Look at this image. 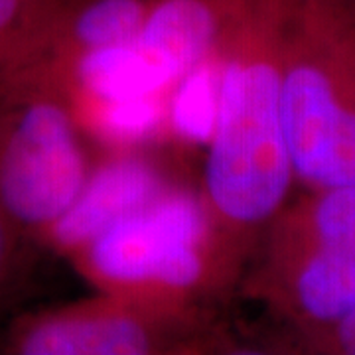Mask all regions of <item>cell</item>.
Instances as JSON below:
<instances>
[{
	"label": "cell",
	"instance_id": "obj_1",
	"mask_svg": "<svg viewBox=\"0 0 355 355\" xmlns=\"http://www.w3.org/2000/svg\"><path fill=\"white\" fill-rule=\"evenodd\" d=\"M282 48L284 0H247L219 46V103L205 144L202 200L231 284L284 209L294 180L280 114Z\"/></svg>",
	"mask_w": 355,
	"mask_h": 355
},
{
	"label": "cell",
	"instance_id": "obj_2",
	"mask_svg": "<svg viewBox=\"0 0 355 355\" xmlns=\"http://www.w3.org/2000/svg\"><path fill=\"white\" fill-rule=\"evenodd\" d=\"M280 114L294 178L355 186V0H284Z\"/></svg>",
	"mask_w": 355,
	"mask_h": 355
},
{
	"label": "cell",
	"instance_id": "obj_3",
	"mask_svg": "<svg viewBox=\"0 0 355 355\" xmlns=\"http://www.w3.org/2000/svg\"><path fill=\"white\" fill-rule=\"evenodd\" d=\"M101 292L198 304L231 286L217 253L202 193L176 184L71 254Z\"/></svg>",
	"mask_w": 355,
	"mask_h": 355
},
{
	"label": "cell",
	"instance_id": "obj_4",
	"mask_svg": "<svg viewBox=\"0 0 355 355\" xmlns=\"http://www.w3.org/2000/svg\"><path fill=\"white\" fill-rule=\"evenodd\" d=\"M247 288L302 330L355 308V186L314 190L263 233Z\"/></svg>",
	"mask_w": 355,
	"mask_h": 355
},
{
	"label": "cell",
	"instance_id": "obj_5",
	"mask_svg": "<svg viewBox=\"0 0 355 355\" xmlns=\"http://www.w3.org/2000/svg\"><path fill=\"white\" fill-rule=\"evenodd\" d=\"M64 91L0 69V211L40 235L73 203L93 170Z\"/></svg>",
	"mask_w": 355,
	"mask_h": 355
},
{
	"label": "cell",
	"instance_id": "obj_6",
	"mask_svg": "<svg viewBox=\"0 0 355 355\" xmlns=\"http://www.w3.org/2000/svg\"><path fill=\"white\" fill-rule=\"evenodd\" d=\"M225 347L227 338L198 304L101 291L16 318L2 340L10 355H198Z\"/></svg>",
	"mask_w": 355,
	"mask_h": 355
},
{
	"label": "cell",
	"instance_id": "obj_7",
	"mask_svg": "<svg viewBox=\"0 0 355 355\" xmlns=\"http://www.w3.org/2000/svg\"><path fill=\"white\" fill-rule=\"evenodd\" d=\"M162 164L140 148L111 150L93 166L73 203L38 237L58 253L71 254L116 221L137 214L174 188Z\"/></svg>",
	"mask_w": 355,
	"mask_h": 355
},
{
	"label": "cell",
	"instance_id": "obj_8",
	"mask_svg": "<svg viewBox=\"0 0 355 355\" xmlns=\"http://www.w3.org/2000/svg\"><path fill=\"white\" fill-rule=\"evenodd\" d=\"M153 4L154 0H58L36 46L0 69L53 83L81 55L135 38Z\"/></svg>",
	"mask_w": 355,
	"mask_h": 355
},
{
	"label": "cell",
	"instance_id": "obj_9",
	"mask_svg": "<svg viewBox=\"0 0 355 355\" xmlns=\"http://www.w3.org/2000/svg\"><path fill=\"white\" fill-rule=\"evenodd\" d=\"M247 0H154L132 38L146 60L174 85L221 46Z\"/></svg>",
	"mask_w": 355,
	"mask_h": 355
},
{
	"label": "cell",
	"instance_id": "obj_10",
	"mask_svg": "<svg viewBox=\"0 0 355 355\" xmlns=\"http://www.w3.org/2000/svg\"><path fill=\"white\" fill-rule=\"evenodd\" d=\"M168 93L67 101L83 132L111 150H132L168 132Z\"/></svg>",
	"mask_w": 355,
	"mask_h": 355
},
{
	"label": "cell",
	"instance_id": "obj_11",
	"mask_svg": "<svg viewBox=\"0 0 355 355\" xmlns=\"http://www.w3.org/2000/svg\"><path fill=\"white\" fill-rule=\"evenodd\" d=\"M221 81V50L178 79L168 93V135L184 144L209 142L216 125Z\"/></svg>",
	"mask_w": 355,
	"mask_h": 355
},
{
	"label": "cell",
	"instance_id": "obj_12",
	"mask_svg": "<svg viewBox=\"0 0 355 355\" xmlns=\"http://www.w3.org/2000/svg\"><path fill=\"white\" fill-rule=\"evenodd\" d=\"M58 0H0V67L24 58L50 22Z\"/></svg>",
	"mask_w": 355,
	"mask_h": 355
},
{
	"label": "cell",
	"instance_id": "obj_13",
	"mask_svg": "<svg viewBox=\"0 0 355 355\" xmlns=\"http://www.w3.org/2000/svg\"><path fill=\"white\" fill-rule=\"evenodd\" d=\"M304 331L310 336L306 347H316L322 354L355 355V308L330 324Z\"/></svg>",
	"mask_w": 355,
	"mask_h": 355
},
{
	"label": "cell",
	"instance_id": "obj_14",
	"mask_svg": "<svg viewBox=\"0 0 355 355\" xmlns=\"http://www.w3.org/2000/svg\"><path fill=\"white\" fill-rule=\"evenodd\" d=\"M20 237L22 233L0 211V288L8 282L16 268L20 253Z\"/></svg>",
	"mask_w": 355,
	"mask_h": 355
}]
</instances>
